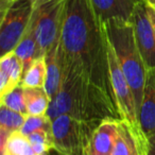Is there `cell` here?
<instances>
[{"label":"cell","instance_id":"8992f818","mask_svg":"<svg viewBox=\"0 0 155 155\" xmlns=\"http://www.w3.org/2000/svg\"><path fill=\"white\" fill-rule=\"evenodd\" d=\"M31 0H14L0 16V55L13 52L26 33L33 14Z\"/></svg>","mask_w":155,"mask_h":155},{"label":"cell","instance_id":"ffe728a7","mask_svg":"<svg viewBox=\"0 0 155 155\" xmlns=\"http://www.w3.org/2000/svg\"><path fill=\"white\" fill-rule=\"evenodd\" d=\"M0 105H3L14 112L20 113L27 116V108L25 103V88L18 85L9 93L0 96Z\"/></svg>","mask_w":155,"mask_h":155},{"label":"cell","instance_id":"6da1fadb","mask_svg":"<svg viewBox=\"0 0 155 155\" xmlns=\"http://www.w3.org/2000/svg\"><path fill=\"white\" fill-rule=\"evenodd\" d=\"M58 49L63 70L86 78L116 101L110 73L107 34L91 0H66Z\"/></svg>","mask_w":155,"mask_h":155},{"label":"cell","instance_id":"7a4b0ae2","mask_svg":"<svg viewBox=\"0 0 155 155\" xmlns=\"http://www.w3.org/2000/svg\"><path fill=\"white\" fill-rule=\"evenodd\" d=\"M47 115L53 120L60 115H69L82 120H121L116 101L86 78L63 70V83L51 100Z\"/></svg>","mask_w":155,"mask_h":155},{"label":"cell","instance_id":"5b68a950","mask_svg":"<svg viewBox=\"0 0 155 155\" xmlns=\"http://www.w3.org/2000/svg\"><path fill=\"white\" fill-rule=\"evenodd\" d=\"M65 5L66 0H47L33 10L32 19L41 58L60 43Z\"/></svg>","mask_w":155,"mask_h":155},{"label":"cell","instance_id":"44dd1931","mask_svg":"<svg viewBox=\"0 0 155 155\" xmlns=\"http://www.w3.org/2000/svg\"><path fill=\"white\" fill-rule=\"evenodd\" d=\"M39 130H52V119L47 114L41 115V116L28 115L20 131L25 135H29V134L39 131Z\"/></svg>","mask_w":155,"mask_h":155},{"label":"cell","instance_id":"30bf717a","mask_svg":"<svg viewBox=\"0 0 155 155\" xmlns=\"http://www.w3.org/2000/svg\"><path fill=\"white\" fill-rule=\"evenodd\" d=\"M144 0H91L98 17L103 22L110 19L131 21L136 7Z\"/></svg>","mask_w":155,"mask_h":155},{"label":"cell","instance_id":"277c9868","mask_svg":"<svg viewBox=\"0 0 155 155\" xmlns=\"http://www.w3.org/2000/svg\"><path fill=\"white\" fill-rule=\"evenodd\" d=\"M102 121L60 115L52 120L53 149L64 155H84L96 129Z\"/></svg>","mask_w":155,"mask_h":155},{"label":"cell","instance_id":"603a6c76","mask_svg":"<svg viewBox=\"0 0 155 155\" xmlns=\"http://www.w3.org/2000/svg\"><path fill=\"white\" fill-rule=\"evenodd\" d=\"M149 147H148V154L147 155H155V135L148 137Z\"/></svg>","mask_w":155,"mask_h":155},{"label":"cell","instance_id":"7402d4cb","mask_svg":"<svg viewBox=\"0 0 155 155\" xmlns=\"http://www.w3.org/2000/svg\"><path fill=\"white\" fill-rule=\"evenodd\" d=\"M146 5H147V10H148V13H149V17H150L151 24H152L153 30H154V33H155V7L151 5L150 3H148L147 1H146Z\"/></svg>","mask_w":155,"mask_h":155},{"label":"cell","instance_id":"4316f807","mask_svg":"<svg viewBox=\"0 0 155 155\" xmlns=\"http://www.w3.org/2000/svg\"><path fill=\"white\" fill-rule=\"evenodd\" d=\"M147 2L150 3L151 5H153V7H155V0H146Z\"/></svg>","mask_w":155,"mask_h":155},{"label":"cell","instance_id":"5bb4252c","mask_svg":"<svg viewBox=\"0 0 155 155\" xmlns=\"http://www.w3.org/2000/svg\"><path fill=\"white\" fill-rule=\"evenodd\" d=\"M119 120L106 119L96 129L91 140V147L104 155H110L118 137Z\"/></svg>","mask_w":155,"mask_h":155},{"label":"cell","instance_id":"52a82bcc","mask_svg":"<svg viewBox=\"0 0 155 155\" xmlns=\"http://www.w3.org/2000/svg\"><path fill=\"white\" fill-rule=\"evenodd\" d=\"M108 60H110V73L113 91H114L115 99H116L121 118L134 127H141L133 91L121 70V67L110 41H108Z\"/></svg>","mask_w":155,"mask_h":155},{"label":"cell","instance_id":"ac0fdd59","mask_svg":"<svg viewBox=\"0 0 155 155\" xmlns=\"http://www.w3.org/2000/svg\"><path fill=\"white\" fill-rule=\"evenodd\" d=\"M0 152L1 155H36L28 136L21 131L11 134Z\"/></svg>","mask_w":155,"mask_h":155},{"label":"cell","instance_id":"d6986e66","mask_svg":"<svg viewBox=\"0 0 155 155\" xmlns=\"http://www.w3.org/2000/svg\"><path fill=\"white\" fill-rule=\"evenodd\" d=\"M46 79H47V67H46L45 56H43L36 58L32 63L30 68L22 77L20 85L22 87L45 88Z\"/></svg>","mask_w":155,"mask_h":155},{"label":"cell","instance_id":"9a60e30c","mask_svg":"<svg viewBox=\"0 0 155 155\" xmlns=\"http://www.w3.org/2000/svg\"><path fill=\"white\" fill-rule=\"evenodd\" d=\"M15 54L20 58L22 62V66H24V74L26 71L30 68L32 63L34 62L36 58H41L39 55V49H38V44H37L36 38V33H35V26L34 21L31 18V21L29 24V27L27 29L26 33L22 36L21 41L17 45V47L14 50ZM24 77V75H22Z\"/></svg>","mask_w":155,"mask_h":155},{"label":"cell","instance_id":"9c48e42d","mask_svg":"<svg viewBox=\"0 0 155 155\" xmlns=\"http://www.w3.org/2000/svg\"><path fill=\"white\" fill-rule=\"evenodd\" d=\"M149 140L141 127L119 120L118 137L110 155H147Z\"/></svg>","mask_w":155,"mask_h":155},{"label":"cell","instance_id":"4fadbf2b","mask_svg":"<svg viewBox=\"0 0 155 155\" xmlns=\"http://www.w3.org/2000/svg\"><path fill=\"white\" fill-rule=\"evenodd\" d=\"M60 43L49 49L45 54L46 67H47V79H46L45 91L50 99L53 100L62 87L63 83V64L60 54Z\"/></svg>","mask_w":155,"mask_h":155},{"label":"cell","instance_id":"d4e9b609","mask_svg":"<svg viewBox=\"0 0 155 155\" xmlns=\"http://www.w3.org/2000/svg\"><path fill=\"white\" fill-rule=\"evenodd\" d=\"M45 1H47V0H31V2L33 3V7H37V5H41L43 2H45Z\"/></svg>","mask_w":155,"mask_h":155},{"label":"cell","instance_id":"8fae6325","mask_svg":"<svg viewBox=\"0 0 155 155\" xmlns=\"http://www.w3.org/2000/svg\"><path fill=\"white\" fill-rule=\"evenodd\" d=\"M139 122L148 137L155 135V67L148 69L139 110Z\"/></svg>","mask_w":155,"mask_h":155},{"label":"cell","instance_id":"7c38bea8","mask_svg":"<svg viewBox=\"0 0 155 155\" xmlns=\"http://www.w3.org/2000/svg\"><path fill=\"white\" fill-rule=\"evenodd\" d=\"M24 66L15 52H9L0 58V96L20 85Z\"/></svg>","mask_w":155,"mask_h":155},{"label":"cell","instance_id":"484cf974","mask_svg":"<svg viewBox=\"0 0 155 155\" xmlns=\"http://www.w3.org/2000/svg\"><path fill=\"white\" fill-rule=\"evenodd\" d=\"M48 155H64V154H62V153H60L58 151H56L55 149H51V151H50Z\"/></svg>","mask_w":155,"mask_h":155},{"label":"cell","instance_id":"ba28073f","mask_svg":"<svg viewBox=\"0 0 155 155\" xmlns=\"http://www.w3.org/2000/svg\"><path fill=\"white\" fill-rule=\"evenodd\" d=\"M136 43L147 68L155 67V33L149 17L146 0L136 7L131 18Z\"/></svg>","mask_w":155,"mask_h":155},{"label":"cell","instance_id":"2e32d148","mask_svg":"<svg viewBox=\"0 0 155 155\" xmlns=\"http://www.w3.org/2000/svg\"><path fill=\"white\" fill-rule=\"evenodd\" d=\"M26 117V115L0 105V151L3 149L5 141L11 134L21 130Z\"/></svg>","mask_w":155,"mask_h":155},{"label":"cell","instance_id":"e0dca14e","mask_svg":"<svg viewBox=\"0 0 155 155\" xmlns=\"http://www.w3.org/2000/svg\"><path fill=\"white\" fill-rule=\"evenodd\" d=\"M25 88V103L27 108V116H41L46 115L49 110L51 99L45 88Z\"/></svg>","mask_w":155,"mask_h":155},{"label":"cell","instance_id":"3957f363","mask_svg":"<svg viewBox=\"0 0 155 155\" xmlns=\"http://www.w3.org/2000/svg\"><path fill=\"white\" fill-rule=\"evenodd\" d=\"M104 26L121 70L133 91L139 116L148 68L137 47L133 25L127 20L110 19L104 22Z\"/></svg>","mask_w":155,"mask_h":155},{"label":"cell","instance_id":"cb8c5ba5","mask_svg":"<svg viewBox=\"0 0 155 155\" xmlns=\"http://www.w3.org/2000/svg\"><path fill=\"white\" fill-rule=\"evenodd\" d=\"M84 155H104V154H102V153L96 151L95 149L91 147V144H89V146L87 147L86 150H85V154Z\"/></svg>","mask_w":155,"mask_h":155}]
</instances>
